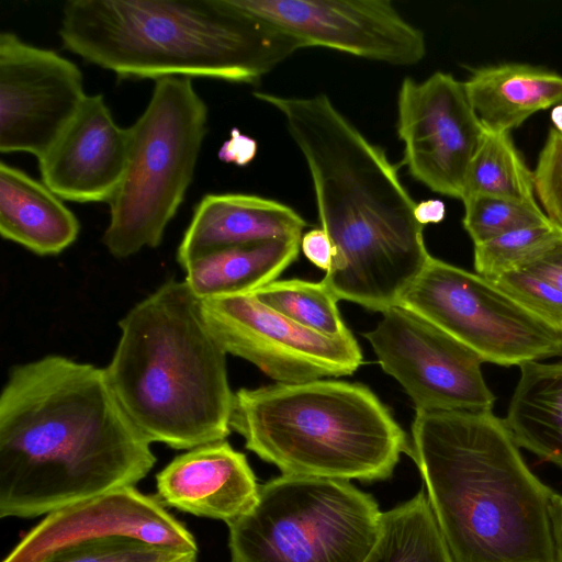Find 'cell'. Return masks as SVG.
<instances>
[{"mask_svg": "<svg viewBox=\"0 0 562 562\" xmlns=\"http://www.w3.org/2000/svg\"><path fill=\"white\" fill-rule=\"evenodd\" d=\"M80 69L54 50L0 34V151L50 148L86 99Z\"/></svg>", "mask_w": 562, "mask_h": 562, "instance_id": "obj_14", "label": "cell"}, {"mask_svg": "<svg viewBox=\"0 0 562 562\" xmlns=\"http://www.w3.org/2000/svg\"><path fill=\"white\" fill-rule=\"evenodd\" d=\"M251 294L273 311L316 333L330 337L350 333L340 316L339 300L322 281L274 280Z\"/></svg>", "mask_w": 562, "mask_h": 562, "instance_id": "obj_25", "label": "cell"}, {"mask_svg": "<svg viewBox=\"0 0 562 562\" xmlns=\"http://www.w3.org/2000/svg\"><path fill=\"white\" fill-rule=\"evenodd\" d=\"M300 246L304 256L311 262L326 272L330 269L335 249L330 238L322 227L303 234Z\"/></svg>", "mask_w": 562, "mask_h": 562, "instance_id": "obj_31", "label": "cell"}, {"mask_svg": "<svg viewBox=\"0 0 562 562\" xmlns=\"http://www.w3.org/2000/svg\"><path fill=\"white\" fill-rule=\"evenodd\" d=\"M254 95L278 110L313 181L335 256L322 282L338 299L384 312L396 306L431 257L416 202L380 146L325 94Z\"/></svg>", "mask_w": 562, "mask_h": 562, "instance_id": "obj_2", "label": "cell"}, {"mask_svg": "<svg viewBox=\"0 0 562 562\" xmlns=\"http://www.w3.org/2000/svg\"><path fill=\"white\" fill-rule=\"evenodd\" d=\"M231 428L282 475L380 481L411 450L405 431L368 386L337 380L240 389Z\"/></svg>", "mask_w": 562, "mask_h": 562, "instance_id": "obj_6", "label": "cell"}, {"mask_svg": "<svg viewBox=\"0 0 562 562\" xmlns=\"http://www.w3.org/2000/svg\"><path fill=\"white\" fill-rule=\"evenodd\" d=\"M109 538L198 551L193 535L158 498L125 486L48 514L3 562H42L72 546Z\"/></svg>", "mask_w": 562, "mask_h": 562, "instance_id": "obj_15", "label": "cell"}, {"mask_svg": "<svg viewBox=\"0 0 562 562\" xmlns=\"http://www.w3.org/2000/svg\"><path fill=\"white\" fill-rule=\"evenodd\" d=\"M398 306L434 324L483 362L521 366L562 353V330L492 281L432 256Z\"/></svg>", "mask_w": 562, "mask_h": 562, "instance_id": "obj_9", "label": "cell"}, {"mask_svg": "<svg viewBox=\"0 0 562 562\" xmlns=\"http://www.w3.org/2000/svg\"><path fill=\"white\" fill-rule=\"evenodd\" d=\"M446 216V205L441 200L429 199L416 204L415 217L420 225L437 224Z\"/></svg>", "mask_w": 562, "mask_h": 562, "instance_id": "obj_34", "label": "cell"}, {"mask_svg": "<svg viewBox=\"0 0 562 562\" xmlns=\"http://www.w3.org/2000/svg\"><path fill=\"white\" fill-rule=\"evenodd\" d=\"M482 132L464 83L452 75L436 71L424 81L403 80L397 97L403 164L431 191L462 201Z\"/></svg>", "mask_w": 562, "mask_h": 562, "instance_id": "obj_13", "label": "cell"}, {"mask_svg": "<svg viewBox=\"0 0 562 562\" xmlns=\"http://www.w3.org/2000/svg\"><path fill=\"white\" fill-rule=\"evenodd\" d=\"M409 457L452 562H552L555 492L492 411H416Z\"/></svg>", "mask_w": 562, "mask_h": 562, "instance_id": "obj_3", "label": "cell"}, {"mask_svg": "<svg viewBox=\"0 0 562 562\" xmlns=\"http://www.w3.org/2000/svg\"><path fill=\"white\" fill-rule=\"evenodd\" d=\"M519 368L504 422L518 447L562 469V360Z\"/></svg>", "mask_w": 562, "mask_h": 562, "instance_id": "obj_22", "label": "cell"}, {"mask_svg": "<svg viewBox=\"0 0 562 562\" xmlns=\"http://www.w3.org/2000/svg\"><path fill=\"white\" fill-rule=\"evenodd\" d=\"M561 237V229L546 223L516 229L476 244L475 271L479 276L493 281L547 251Z\"/></svg>", "mask_w": 562, "mask_h": 562, "instance_id": "obj_27", "label": "cell"}, {"mask_svg": "<svg viewBox=\"0 0 562 562\" xmlns=\"http://www.w3.org/2000/svg\"><path fill=\"white\" fill-rule=\"evenodd\" d=\"M204 321L227 353L243 358L278 383L353 373L362 353L351 333L330 337L303 327L254 294L200 300Z\"/></svg>", "mask_w": 562, "mask_h": 562, "instance_id": "obj_10", "label": "cell"}, {"mask_svg": "<svg viewBox=\"0 0 562 562\" xmlns=\"http://www.w3.org/2000/svg\"><path fill=\"white\" fill-rule=\"evenodd\" d=\"M364 336L416 411H492L495 396L483 378L482 359L419 315L392 306Z\"/></svg>", "mask_w": 562, "mask_h": 562, "instance_id": "obj_12", "label": "cell"}, {"mask_svg": "<svg viewBox=\"0 0 562 562\" xmlns=\"http://www.w3.org/2000/svg\"><path fill=\"white\" fill-rule=\"evenodd\" d=\"M492 282L562 330V237L547 251Z\"/></svg>", "mask_w": 562, "mask_h": 562, "instance_id": "obj_26", "label": "cell"}, {"mask_svg": "<svg viewBox=\"0 0 562 562\" xmlns=\"http://www.w3.org/2000/svg\"><path fill=\"white\" fill-rule=\"evenodd\" d=\"M301 239H273L220 248L190 261L184 282L199 299L254 293L297 258Z\"/></svg>", "mask_w": 562, "mask_h": 562, "instance_id": "obj_21", "label": "cell"}, {"mask_svg": "<svg viewBox=\"0 0 562 562\" xmlns=\"http://www.w3.org/2000/svg\"><path fill=\"white\" fill-rule=\"evenodd\" d=\"M307 226L292 207L254 194L211 193L194 209L178 248L182 269L210 251L241 244L301 239Z\"/></svg>", "mask_w": 562, "mask_h": 562, "instance_id": "obj_18", "label": "cell"}, {"mask_svg": "<svg viewBox=\"0 0 562 562\" xmlns=\"http://www.w3.org/2000/svg\"><path fill=\"white\" fill-rule=\"evenodd\" d=\"M150 443L105 369L58 355L15 366L0 395V517L135 486L156 463Z\"/></svg>", "mask_w": 562, "mask_h": 562, "instance_id": "obj_1", "label": "cell"}, {"mask_svg": "<svg viewBox=\"0 0 562 562\" xmlns=\"http://www.w3.org/2000/svg\"><path fill=\"white\" fill-rule=\"evenodd\" d=\"M108 367L121 405L150 442L190 450L231 434L234 396L226 351L209 329L200 300L170 279L119 323Z\"/></svg>", "mask_w": 562, "mask_h": 562, "instance_id": "obj_5", "label": "cell"}, {"mask_svg": "<svg viewBox=\"0 0 562 562\" xmlns=\"http://www.w3.org/2000/svg\"><path fill=\"white\" fill-rule=\"evenodd\" d=\"M474 194L538 203L532 170L525 162L509 132L483 125L479 145L468 168L463 199Z\"/></svg>", "mask_w": 562, "mask_h": 562, "instance_id": "obj_24", "label": "cell"}, {"mask_svg": "<svg viewBox=\"0 0 562 562\" xmlns=\"http://www.w3.org/2000/svg\"><path fill=\"white\" fill-rule=\"evenodd\" d=\"M234 12L296 41L409 66L426 54L424 33L387 0H222Z\"/></svg>", "mask_w": 562, "mask_h": 562, "instance_id": "obj_11", "label": "cell"}, {"mask_svg": "<svg viewBox=\"0 0 562 562\" xmlns=\"http://www.w3.org/2000/svg\"><path fill=\"white\" fill-rule=\"evenodd\" d=\"M257 154V142L233 128L231 138L227 139L218 151V158L225 162H234L238 166L249 164Z\"/></svg>", "mask_w": 562, "mask_h": 562, "instance_id": "obj_32", "label": "cell"}, {"mask_svg": "<svg viewBox=\"0 0 562 562\" xmlns=\"http://www.w3.org/2000/svg\"><path fill=\"white\" fill-rule=\"evenodd\" d=\"M64 46L121 78L206 77L256 83L301 45L222 0H72Z\"/></svg>", "mask_w": 562, "mask_h": 562, "instance_id": "obj_4", "label": "cell"}, {"mask_svg": "<svg viewBox=\"0 0 562 562\" xmlns=\"http://www.w3.org/2000/svg\"><path fill=\"white\" fill-rule=\"evenodd\" d=\"M363 562H452L423 490L382 513L378 539Z\"/></svg>", "mask_w": 562, "mask_h": 562, "instance_id": "obj_23", "label": "cell"}, {"mask_svg": "<svg viewBox=\"0 0 562 562\" xmlns=\"http://www.w3.org/2000/svg\"><path fill=\"white\" fill-rule=\"evenodd\" d=\"M375 499L349 481L281 475L226 524L231 562H363L380 531Z\"/></svg>", "mask_w": 562, "mask_h": 562, "instance_id": "obj_8", "label": "cell"}, {"mask_svg": "<svg viewBox=\"0 0 562 562\" xmlns=\"http://www.w3.org/2000/svg\"><path fill=\"white\" fill-rule=\"evenodd\" d=\"M207 106L189 77L155 80L151 98L127 128L125 173L110 204L102 241L116 258L155 248L190 186L206 133Z\"/></svg>", "mask_w": 562, "mask_h": 562, "instance_id": "obj_7", "label": "cell"}, {"mask_svg": "<svg viewBox=\"0 0 562 562\" xmlns=\"http://www.w3.org/2000/svg\"><path fill=\"white\" fill-rule=\"evenodd\" d=\"M156 486L164 505L226 524L246 514L259 494L245 454L225 440L176 457L157 474Z\"/></svg>", "mask_w": 562, "mask_h": 562, "instance_id": "obj_17", "label": "cell"}, {"mask_svg": "<svg viewBox=\"0 0 562 562\" xmlns=\"http://www.w3.org/2000/svg\"><path fill=\"white\" fill-rule=\"evenodd\" d=\"M550 119L554 125V130L562 134V103L552 108Z\"/></svg>", "mask_w": 562, "mask_h": 562, "instance_id": "obj_35", "label": "cell"}, {"mask_svg": "<svg viewBox=\"0 0 562 562\" xmlns=\"http://www.w3.org/2000/svg\"><path fill=\"white\" fill-rule=\"evenodd\" d=\"M198 551L109 538L72 546L42 562H196Z\"/></svg>", "mask_w": 562, "mask_h": 562, "instance_id": "obj_29", "label": "cell"}, {"mask_svg": "<svg viewBox=\"0 0 562 562\" xmlns=\"http://www.w3.org/2000/svg\"><path fill=\"white\" fill-rule=\"evenodd\" d=\"M552 562H562V495L555 493L551 509Z\"/></svg>", "mask_w": 562, "mask_h": 562, "instance_id": "obj_33", "label": "cell"}, {"mask_svg": "<svg viewBox=\"0 0 562 562\" xmlns=\"http://www.w3.org/2000/svg\"><path fill=\"white\" fill-rule=\"evenodd\" d=\"M128 134L101 94L87 95L50 148L38 159L42 182L60 199L110 202L127 164Z\"/></svg>", "mask_w": 562, "mask_h": 562, "instance_id": "obj_16", "label": "cell"}, {"mask_svg": "<svg viewBox=\"0 0 562 562\" xmlns=\"http://www.w3.org/2000/svg\"><path fill=\"white\" fill-rule=\"evenodd\" d=\"M537 202L548 221L562 231V134L548 133L532 170Z\"/></svg>", "mask_w": 562, "mask_h": 562, "instance_id": "obj_30", "label": "cell"}, {"mask_svg": "<svg viewBox=\"0 0 562 562\" xmlns=\"http://www.w3.org/2000/svg\"><path fill=\"white\" fill-rule=\"evenodd\" d=\"M483 125L504 132L562 103V75L539 66L503 63L471 71L463 81Z\"/></svg>", "mask_w": 562, "mask_h": 562, "instance_id": "obj_20", "label": "cell"}, {"mask_svg": "<svg viewBox=\"0 0 562 562\" xmlns=\"http://www.w3.org/2000/svg\"><path fill=\"white\" fill-rule=\"evenodd\" d=\"M80 224L44 182L0 162V234L40 256L57 255L78 237Z\"/></svg>", "mask_w": 562, "mask_h": 562, "instance_id": "obj_19", "label": "cell"}, {"mask_svg": "<svg viewBox=\"0 0 562 562\" xmlns=\"http://www.w3.org/2000/svg\"><path fill=\"white\" fill-rule=\"evenodd\" d=\"M462 202V224L474 245L516 229L550 223L538 203L486 194L469 195Z\"/></svg>", "mask_w": 562, "mask_h": 562, "instance_id": "obj_28", "label": "cell"}]
</instances>
